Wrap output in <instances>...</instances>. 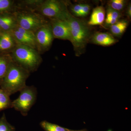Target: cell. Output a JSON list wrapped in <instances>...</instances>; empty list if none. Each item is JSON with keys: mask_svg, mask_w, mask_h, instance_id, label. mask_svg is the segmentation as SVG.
I'll use <instances>...</instances> for the list:
<instances>
[{"mask_svg": "<svg viewBox=\"0 0 131 131\" xmlns=\"http://www.w3.org/2000/svg\"><path fill=\"white\" fill-rule=\"evenodd\" d=\"M14 13L0 14V31H10L17 25Z\"/></svg>", "mask_w": 131, "mask_h": 131, "instance_id": "cell-11", "label": "cell"}, {"mask_svg": "<svg viewBox=\"0 0 131 131\" xmlns=\"http://www.w3.org/2000/svg\"><path fill=\"white\" fill-rule=\"evenodd\" d=\"M14 13L17 25L34 33L39 28L49 23L46 18L31 10L18 9Z\"/></svg>", "mask_w": 131, "mask_h": 131, "instance_id": "cell-4", "label": "cell"}, {"mask_svg": "<svg viewBox=\"0 0 131 131\" xmlns=\"http://www.w3.org/2000/svg\"><path fill=\"white\" fill-rule=\"evenodd\" d=\"M90 10V7L89 5L83 4L79 17H83L87 16L89 14Z\"/></svg>", "mask_w": 131, "mask_h": 131, "instance_id": "cell-22", "label": "cell"}, {"mask_svg": "<svg viewBox=\"0 0 131 131\" xmlns=\"http://www.w3.org/2000/svg\"><path fill=\"white\" fill-rule=\"evenodd\" d=\"M13 126L8 122L5 113L0 118V131H15Z\"/></svg>", "mask_w": 131, "mask_h": 131, "instance_id": "cell-19", "label": "cell"}, {"mask_svg": "<svg viewBox=\"0 0 131 131\" xmlns=\"http://www.w3.org/2000/svg\"><path fill=\"white\" fill-rule=\"evenodd\" d=\"M121 17V14L119 12L116 11L111 8L110 7L108 8L107 10L106 19L118 20Z\"/></svg>", "mask_w": 131, "mask_h": 131, "instance_id": "cell-21", "label": "cell"}, {"mask_svg": "<svg viewBox=\"0 0 131 131\" xmlns=\"http://www.w3.org/2000/svg\"><path fill=\"white\" fill-rule=\"evenodd\" d=\"M9 95L0 89V111L12 107V101Z\"/></svg>", "mask_w": 131, "mask_h": 131, "instance_id": "cell-17", "label": "cell"}, {"mask_svg": "<svg viewBox=\"0 0 131 131\" xmlns=\"http://www.w3.org/2000/svg\"><path fill=\"white\" fill-rule=\"evenodd\" d=\"M17 45L10 31H0V54L10 53Z\"/></svg>", "mask_w": 131, "mask_h": 131, "instance_id": "cell-10", "label": "cell"}, {"mask_svg": "<svg viewBox=\"0 0 131 131\" xmlns=\"http://www.w3.org/2000/svg\"><path fill=\"white\" fill-rule=\"evenodd\" d=\"M17 9L15 2L12 0H0V14L13 13Z\"/></svg>", "mask_w": 131, "mask_h": 131, "instance_id": "cell-16", "label": "cell"}, {"mask_svg": "<svg viewBox=\"0 0 131 131\" xmlns=\"http://www.w3.org/2000/svg\"><path fill=\"white\" fill-rule=\"evenodd\" d=\"M19 92L18 97L12 102V107L26 116L36 102L37 91L34 86L26 85Z\"/></svg>", "mask_w": 131, "mask_h": 131, "instance_id": "cell-6", "label": "cell"}, {"mask_svg": "<svg viewBox=\"0 0 131 131\" xmlns=\"http://www.w3.org/2000/svg\"><path fill=\"white\" fill-rule=\"evenodd\" d=\"M105 12L104 8L101 6L94 8L90 19L88 22L89 26L101 25L105 21Z\"/></svg>", "mask_w": 131, "mask_h": 131, "instance_id": "cell-13", "label": "cell"}, {"mask_svg": "<svg viewBox=\"0 0 131 131\" xmlns=\"http://www.w3.org/2000/svg\"><path fill=\"white\" fill-rule=\"evenodd\" d=\"M13 62L30 73L38 69L42 63L40 54L32 47L17 45L10 53Z\"/></svg>", "mask_w": 131, "mask_h": 131, "instance_id": "cell-2", "label": "cell"}, {"mask_svg": "<svg viewBox=\"0 0 131 131\" xmlns=\"http://www.w3.org/2000/svg\"><path fill=\"white\" fill-rule=\"evenodd\" d=\"M30 75L27 71L13 61L0 84V89L10 96L26 86V81Z\"/></svg>", "mask_w": 131, "mask_h": 131, "instance_id": "cell-1", "label": "cell"}, {"mask_svg": "<svg viewBox=\"0 0 131 131\" xmlns=\"http://www.w3.org/2000/svg\"><path fill=\"white\" fill-rule=\"evenodd\" d=\"M126 1L124 0H112L109 2V7L118 11L122 10L126 5Z\"/></svg>", "mask_w": 131, "mask_h": 131, "instance_id": "cell-20", "label": "cell"}, {"mask_svg": "<svg viewBox=\"0 0 131 131\" xmlns=\"http://www.w3.org/2000/svg\"><path fill=\"white\" fill-rule=\"evenodd\" d=\"M34 35L37 50L40 54L48 50L54 38L50 23L39 28Z\"/></svg>", "mask_w": 131, "mask_h": 131, "instance_id": "cell-7", "label": "cell"}, {"mask_svg": "<svg viewBox=\"0 0 131 131\" xmlns=\"http://www.w3.org/2000/svg\"><path fill=\"white\" fill-rule=\"evenodd\" d=\"M128 25L126 20H118L115 24L110 27V32L114 36H121L126 30Z\"/></svg>", "mask_w": 131, "mask_h": 131, "instance_id": "cell-15", "label": "cell"}, {"mask_svg": "<svg viewBox=\"0 0 131 131\" xmlns=\"http://www.w3.org/2000/svg\"><path fill=\"white\" fill-rule=\"evenodd\" d=\"M127 16L129 18L131 17V4H129L128 6L127 7V9L126 12Z\"/></svg>", "mask_w": 131, "mask_h": 131, "instance_id": "cell-24", "label": "cell"}, {"mask_svg": "<svg viewBox=\"0 0 131 131\" xmlns=\"http://www.w3.org/2000/svg\"><path fill=\"white\" fill-rule=\"evenodd\" d=\"M91 40L94 43L105 46L112 45L118 42L112 35L107 32H96L93 36Z\"/></svg>", "mask_w": 131, "mask_h": 131, "instance_id": "cell-12", "label": "cell"}, {"mask_svg": "<svg viewBox=\"0 0 131 131\" xmlns=\"http://www.w3.org/2000/svg\"><path fill=\"white\" fill-rule=\"evenodd\" d=\"M34 12L50 19L66 20L71 15L65 2L58 0L43 1Z\"/></svg>", "mask_w": 131, "mask_h": 131, "instance_id": "cell-5", "label": "cell"}, {"mask_svg": "<svg viewBox=\"0 0 131 131\" xmlns=\"http://www.w3.org/2000/svg\"><path fill=\"white\" fill-rule=\"evenodd\" d=\"M69 131H88L87 130V129H82V130H70V129H69Z\"/></svg>", "mask_w": 131, "mask_h": 131, "instance_id": "cell-25", "label": "cell"}, {"mask_svg": "<svg viewBox=\"0 0 131 131\" xmlns=\"http://www.w3.org/2000/svg\"><path fill=\"white\" fill-rule=\"evenodd\" d=\"M83 4H77L72 6L71 7V12L75 16H78L81 10L82 6Z\"/></svg>", "mask_w": 131, "mask_h": 131, "instance_id": "cell-23", "label": "cell"}, {"mask_svg": "<svg viewBox=\"0 0 131 131\" xmlns=\"http://www.w3.org/2000/svg\"><path fill=\"white\" fill-rule=\"evenodd\" d=\"M40 126L45 131H69V129L56 124L43 121L40 123Z\"/></svg>", "mask_w": 131, "mask_h": 131, "instance_id": "cell-18", "label": "cell"}, {"mask_svg": "<svg viewBox=\"0 0 131 131\" xmlns=\"http://www.w3.org/2000/svg\"><path fill=\"white\" fill-rule=\"evenodd\" d=\"M10 32L17 45H24L36 50L34 33L25 30L18 25Z\"/></svg>", "mask_w": 131, "mask_h": 131, "instance_id": "cell-8", "label": "cell"}, {"mask_svg": "<svg viewBox=\"0 0 131 131\" xmlns=\"http://www.w3.org/2000/svg\"><path fill=\"white\" fill-rule=\"evenodd\" d=\"M49 23L54 38L70 41V28L67 20L52 19Z\"/></svg>", "mask_w": 131, "mask_h": 131, "instance_id": "cell-9", "label": "cell"}, {"mask_svg": "<svg viewBox=\"0 0 131 131\" xmlns=\"http://www.w3.org/2000/svg\"><path fill=\"white\" fill-rule=\"evenodd\" d=\"M71 32V40L77 56L83 52L90 36L89 27L85 22L71 15L68 19Z\"/></svg>", "mask_w": 131, "mask_h": 131, "instance_id": "cell-3", "label": "cell"}, {"mask_svg": "<svg viewBox=\"0 0 131 131\" xmlns=\"http://www.w3.org/2000/svg\"><path fill=\"white\" fill-rule=\"evenodd\" d=\"M13 61L10 53L0 54V84Z\"/></svg>", "mask_w": 131, "mask_h": 131, "instance_id": "cell-14", "label": "cell"}]
</instances>
